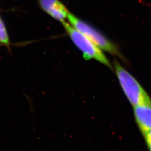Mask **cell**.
Returning a JSON list of instances; mask_svg holds the SVG:
<instances>
[{"instance_id": "1", "label": "cell", "mask_w": 151, "mask_h": 151, "mask_svg": "<svg viewBox=\"0 0 151 151\" xmlns=\"http://www.w3.org/2000/svg\"><path fill=\"white\" fill-rule=\"evenodd\" d=\"M113 67L122 89L133 107L151 104V97L146 90L117 60H114Z\"/></svg>"}, {"instance_id": "2", "label": "cell", "mask_w": 151, "mask_h": 151, "mask_svg": "<svg viewBox=\"0 0 151 151\" xmlns=\"http://www.w3.org/2000/svg\"><path fill=\"white\" fill-rule=\"evenodd\" d=\"M62 24L72 41L83 53L85 60L93 59L114 70L113 65L111 64L102 50L89 38L70 25V24L65 22H62Z\"/></svg>"}, {"instance_id": "3", "label": "cell", "mask_w": 151, "mask_h": 151, "mask_svg": "<svg viewBox=\"0 0 151 151\" xmlns=\"http://www.w3.org/2000/svg\"><path fill=\"white\" fill-rule=\"evenodd\" d=\"M67 19L72 26L89 38L99 48L110 54L118 56L123 60H125L116 45L104 36L101 33L98 32L96 29L92 27L86 22H83L70 12L69 13Z\"/></svg>"}, {"instance_id": "4", "label": "cell", "mask_w": 151, "mask_h": 151, "mask_svg": "<svg viewBox=\"0 0 151 151\" xmlns=\"http://www.w3.org/2000/svg\"><path fill=\"white\" fill-rule=\"evenodd\" d=\"M42 10L59 22H65L70 13L67 7L60 0H38Z\"/></svg>"}, {"instance_id": "5", "label": "cell", "mask_w": 151, "mask_h": 151, "mask_svg": "<svg viewBox=\"0 0 151 151\" xmlns=\"http://www.w3.org/2000/svg\"><path fill=\"white\" fill-rule=\"evenodd\" d=\"M135 122L141 133L151 130V104H144L133 107Z\"/></svg>"}, {"instance_id": "6", "label": "cell", "mask_w": 151, "mask_h": 151, "mask_svg": "<svg viewBox=\"0 0 151 151\" xmlns=\"http://www.w3.org/2000/svg\"><path fill=\"white\" fill-rule=\"evenodd\" d=\"M0 44L9 48L10 46V41L7 31L5 24L0 17Z\"/></svg>"}, {"instance_id": "7", "label": "cell", "mask_w": 151, "mask_h": 151, "mask_svg": "<svg viewBox=\"0 0 151 151\" xmlns=\"http://www.w3.org/2000/svg\"><path fill=\"white\" fill-rule=\"evenodd\" d=\"M149 151H151V130L143 134Z\"/></svg>"}]
</instances>
